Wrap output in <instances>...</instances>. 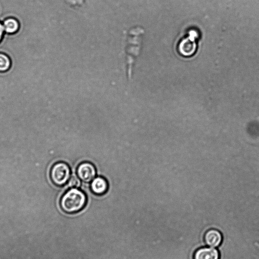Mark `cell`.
I'll list each match as a JSON object with an SVG mask.
<instances>
[{
    "label": "cell",
    "instance_id": "6da1fadb",
    "mask_svg": "<svg viewBox=\"0 0 259 259\" xmlns=\"http://www.w3.org/2000/svg\"><path fill=\"white\" fill-rule=\"evenodd\" d=\"M87 203L85 193L76 188H71L65 193L60 200V207L65 212L69 214L81 210Z\"/></svg>",
    "mask_w": 259,
    "mask_h": 259
},
{
    "label": "cell",
    "instance_id": "7a4b0ae2",
    "mask_svg": "<svg viewBox=\"0 0 259 259\" xmlns=\"http://www.w3.org/2000/svg\"><path fill=\"white\" fill-rule=\"evenodd\" d=\"M143 33V30L139 27L133 28L126 33L125 51L127 76L130 77H131L133 63L139 53Z\"/></svg>",
    "mask_w": 259,
    "mask_h": 259
},
{
    "label": "cell",
    "instance_id": "3957f363",
    "mask_svg": "<svg viewBox=\"0 0 259 259\" xmlns=\"http://www.w3.org/2000/svg\"><path fill=\"white\" fill-rule=\"evenodd\" d=\"M70 177V169L66 163L59 162L52 167L50 178L55 185L58 186L64 185L68 182Z\"/></svg>",
    "mask_w": 259,
    "mask_h": 259
},
{
    "label": "cell",
    "instance_id": "277c9868",
    "mask_svg": "<svg viewBox=\"0 0 259 259\" xmlns=\"http://www.w3.org/2000/svg\"><path fill=\"white\" fill-rule=\"evenodd\" d=\"M198 32L195 30H191L189 32L188 36L183 38L178 46L179 53L185 57H189L193 55L196 51Z\"/></svg>",
    "mask_w": 259,
    "mask_h": 259
},
{
    "label": "cell",
    "instance_id": "5b68a950",
    "mask_svg": "<svg viewBox=\"0 0 259 259\" xmlns=\"http://www.w3.org/2000/svg\"><path fill=\"white\" fill-rule=\"evenodd\" d=\"M76 173L79 180L85 183H89L95 178L96 170L92 163L84 162L78 165Z\"/></svg>",
    "mask_w": 259,
    "mask_h": 259
},
{
    "label": "cell",
    "instance_id": "8992f818",
    "mask_svg": "<svg viewBox=\"0 0 259 259\" xmlns=\"http://www.w3.org/2000/svg\"><path fill=\"white\" fill-rule=\"evenodd\" d=\"M223 236L221 233L215 229L207 230L204 235V241L209 247H217L222 242Z\"/></svg>",
    "mask_w": 259,
    "mask_h": 259
},
{
    "label": "cell",
    "instance_id": "52a82bcc",
    "mask_svg": "<svg viewBox=\"0 0 259 259\" xmlns=\"http://www.w3.org/2000/svg\"><path fill=\"white\" fill-rule=\"evenodd\" d=\"M219 250L212 247H203L197 249L194 253L193 259H220Z\"/></svg>",
    "mask_w": 259,
    "mask_h": 259
},
{
    "label": "cell",
    "instance_id": "ba28073f",
    "mask_svg": "<svg viewBox=\"0 0 259 259\" xmlns=\"http://www.w3.org/2000/svg\"><path fill=\"white\" fill-rule=\"evenodd\" d=\"M91 190L96 195H101L105 194L108 187L107 181L103 178L98 177L95 178L91 183Z\"/></svg>",
    "mask_w": 259,
    "mask_h": 259
},
{
    "label": "cell",
    "instance_id": "9c48e42d",
    "mask_svg": "<svg viewBox=\"0 0 259 259\" xmlns=\"http://www.w3.org/2000/svg\"><path fill=\"white\" fill-rule=\"evenodd\" d=\"M5 32L7 34H13L16 33L19 28L18 21L14 18L6 19L3 23Z\"/></svg>",
    "mask_w": 259,
    "mask_h": 259
},
{
    "label": "cell",
    "instance_id": "30bf717a",
    "mask_svg": "<svg viewBox=\"0 0 259 259\" xmlns=\"http://www.w3.org/2000/svg\"><path fill=\"white\" fill-rule=\"evenodd\" d=\"M11 66L9 57L4 53H0V72L8 71Z\"/></svg>",
    "mask_w": 259,
    "mask_h": 259
},
{
    "label": "cell",
    "instance_id": "8fae6325",
    "mask_svg": "<svg viewBox=\"0 0 259 259\" xmlns=\"http://www.w3.org/2000/svg\"><path fill=\"white\" fill-rule=\"evenodd\" d=\"M68 183L70 187L75 188L78 187L80 185L79 179L77 176L71 177Z\"/></svg>",
    "mask_w": 259,
    "mask_h": 259
},
{
    "label": "cell",
    "instance_id": "7c38bea8",
    "mask_svg": "<svg viewBox=\"0 0 259 259\" xmlns=\"http://www.w3.org/2000/svg\"><path fill=\"white\" fill-rule=\"evenodd\" d=\"M5 33V30L3 24L0 22V42L2 40Z\"/></svg>",
    "mask_w": 259,
    "mask_h": 259
}]
</instances>
